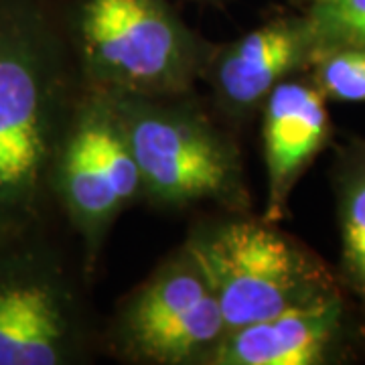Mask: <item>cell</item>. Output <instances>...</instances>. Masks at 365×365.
<instances>
[{
  "label": "cell",
  "instance_id": "1",
  "mask_svg": "<svg viewBox=\"0 0 365 365\" xmlns=\"http://www.w3.org/2000/svg\"><path fill=\"white\" fill-rule=\"evenodd\" d=\"M83 90L66 0H0V230L57 217L53 158Z\"/></svg>",
  "mask_w": 365,
  "mask_h": 365
},
{
  "label": "cell",
  "instance_id": "2",
  "mask_svg": "<svg viewBox=\"0 0 365 365\" xmlns=\"http://www.w3.org/2000/svg\"><path fill=\"white\" fill-rule=\"evenodd\" d=\"M78 242L59 217L0 230V365H90L102 323Z\"/></svg>",
  "mask_w": 365,
  "mask_h": 365
},
{
  "label": "cell",
  "instance_id": "3",
  "mask_svg": "<svg viewBox=\"0 0 365 365\" xmlns=\"http://www.w3.org/2000/svg\"><path fill=\"white\" fill-rule=\"evenodd\" d=\"M114 98L140 175L143 203L158 211H252L240 132L207 96L195 88Z\"/></svg>",
  "mask_w": 365,
  "mask_h": 365
},
{
  "label": "cell",
  "instance_id": "4",
  "mask_svg": "<svg viewBox=\"0 0 365 365\" xmlns=\"http://www.w3.org/2000/svg\"><path fill=\"white\" fill-rule=\"evenodd\" d=\"M182 248L207 276L227 331L343 288L317 254L252 211L199 217Z\"/></svg>",
  "mask_w": 365,
  "mask_h": 365
},
{
  "label": "cell",
  "instance_id": "5",
  "mask_svg": "<svg viewBox=\"0 0 365 365\" xmlns=\"http://www.w3.org/2000/svg\"><path fill=\"white\" fill-rule=\"evenodd\" d=\"M86 83L114 93L195 90L213 45L173 0H66Z\"/></svg>",
  "mask_w": 365,
  "mask_h": 365
},
{
  "label": "cell",
  "instance_id": "6",
  "mask_svg": "<svg viewBox=\"0 0 365 365\" xmlns=\"http://www.w3.org/2000/svg\"><path fill=\"white\" fill-rule=\"evenodd\" d=\"M49 197L55 215L78 242L86 272L96 280L110 232L143 199L138 167L112 91L86 83L53 158Z\"/></svg>",
  "mask_w": 365,
  "mask_h": 365
},
{
  "label": "cell",
  "instance_id": "7",
  "mask_svg": "<svg viewBox=\"0 0 365 365\" xmlns=\"http://www.w3.org/2000/svg\"><path fill=\"white\" fill-rule=\"evenodd\" d=\"M225 333L207 276L181 244L114 304L102 349L126 365H209Z\"/></svg>",
  "mask_w": 365,
  "mask_h": 365
},
{
  "label": "cell",
  "instance_id": "8",
  "mask_svg": "<svg viewBox=\"0 0 365 365\" xmlns=\"http://www.w3.org/2000/svg\"><path fill=\"white\" fill-rule=\"evenodd\" d=\"M314 39L304 13L274 16L225 43H215L201 83L220 116L240 132L260 112L268 93L309 69Z\"/></svg>",
  "mask_w": 365,
  "mask_h": 365
},
{
  "label": "cell",
  "instance_id": "9",
  "mask_svg": "<svg viewBox=\"0 0 365 365\" xmlns=\"http://www.w3.org/2000/svg\"><path fill=\"white\" fill-rule=\"evenodd\" d=\"M355 339L345 290L309 300L225 333L209 365H327L343 361Z\"/></svg>",
  "mask_w": 365,
  "mask_h": 365
},
{
  "label": "cell",
  "instance_id": "10",
  "mask_svg": "<svg viewBox=\"0 0 365 365\" xmlns=\"http://www.w3.org/2000/svg\"><path fill=\"white\" fill-rule=\"evenodd\" d=\"M266 205L262 217L280 223L297 182L331 138L327 100L311 78L300 73L274 88L260 108Z\"/></svg>",
  "mask_w": 365,
  "mask_h": 365
},
{
  "label": "cell",
  "instance_id": "11",
  "mask_svg": "<svg viewBox=\"0 0 365 365\" xmlns=\"http://www.w3.org/2000/svg\"><path fill=\"white\" fill-rule=\"evenodd\" d=\"M341 235V276L365 309V140L341 150L333 170Z\"/></svg>",
  "mask_w": 365,
  "mask_h": 365
},
{
  "label": "cell",
  "instance_id": "12",
  "mask_svg": "<svg viewBox=\"0 0 365 365\" xmlns=\"http://www.w3.org/2000/svg\"><path fill=\"white\" fill-rule=\"evenodd\" d=\"M309 71L327 102H365V49L335 47L314 53Z\"/></svg>",
  "mask_w": 365,
  "mask_h": 365
},
{
  "label": "cell",
  "instance_id": "13",
  "mask_svg": "<svg viewBox=\"0 0 365 365\" xmlns=\"http://www.w3.org/2000/svg\"><path fill=\"white\" fill-rule=\"evenodd\" d=\"M314 53L355 47L365 49V0H314L304 6Z\"/></svg>",
  "mask_w": 365,
  "mask_h": 365
},
{
  "label": "cell",
  "instance_id": "14",
  "mask_svg": "<svg viewBox=\"0 0 365 365\" xmlns=\"http://www.w3.org/2000/svg\"><path fill=\"white\" fill-rule=\"evenodd\" d=\"M187 2H195V4H207L213 9H223L230 4V0H187Z\"/></svg>",
  "mask_w": 365,
  "mask_h": 365
},
{
  "label": "cell",
  "instance_id": "15",
  "mask_svg": "<svg viewBox=\"0 0 365 365\" xmlns=\"http://www.w3.org/2000/svg\"><path fill=\"white\" fill-rule=\"evenodd\" d=\"M297 2H299V4H302V9H304V6H309V4H311V2H314V0H297Z\"/></svg>",
  "mask_w": 365,
  "mask_h": 365
}]
</instances>
